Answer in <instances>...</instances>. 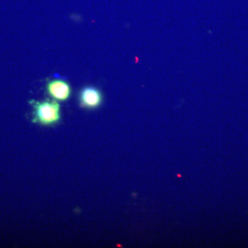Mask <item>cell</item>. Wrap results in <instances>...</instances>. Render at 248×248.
I'll return each instance as SVG.
<instances>
[{
	"label": "cell",
	"instance_id": "cell-1",
	"mask_svg": "<svg viewBox=\"0 0 248 248\" xmlns=\"http://www.w3.org/2000/svg\"><path fill=\"white\" fill-rule=\"evenodd\" d=\"M34 107V122L42 125H53L60 120V106L56 101H32Z\"/></svg>",
	"mask_w": 248,
	"mask_h": 248
},
{
	"label": "cell",
	"instance_id": "cell-2",
	"mask_svg": "<svg viewBox=\"0 0 248 248\" xmlns=\"http://www.w3.org/2000/svg\"><path fill=\"white\" fill-rule=\"evenodd\" d=\"M80 103L83 107L87 108H95L102 104L103 97L102 93L96 88H84L81 91L79 96Z\"/></svg>",
	"mask_w": 248,
	"mask_h": 248
},
{
	"label": "cell",
	"instance_id": "cell-3",
	"mask_svg": "<svg viewBox=\"0 0 248 248\" xmlns=\"http://www.w3.org/2000/svg\"><path fill=\"white\" fill-rule=\"evenodd\" d=\"M47 91L53 99L58 101H66L71 94L69 84L61 79H55L49 81L47 84Z\"/></svg>",
	"mask_w": 248,
	"mask_h": 248
}]
</instances>
